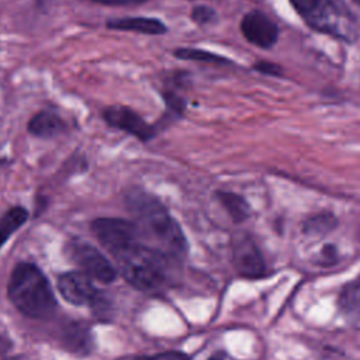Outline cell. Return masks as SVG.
Returning a JSON list of instances; mask_svg holds the SVG:
<instances>
[{
  "instance_id": "10",
  "label": "cell",
  "mask_w": 360,
  "mask_h": 360,
  "mask_svg": "<svg viewBox=\"0 0 360 360\" xmlns=\"http://www.w3.org/2000/svg\"><path fill=\"white\" fill-rule=\"evenodd\" d=\"M65 129V121L51 110H42L37 112L28 124V131L39 138H53L62 134Z\"/></svg>"
},
{
  "instance_id": "5",
  "label": "cell",
  "mask_w": 360,
  "mask_h": 360,
  "mask_svg": "<svg viewBox=\"0 0 360 360\" xmlns=\"http://www.w3.org/2000/svg\"><path fill=\"white\" fill-rule=\"evenodd\" d=\"M68 257L91 280H97L101 283H111L117 277L115 267L108 262V259L83 240H72L66 245Z\"/></svg>"
},
{
  "instance_id": "4",
  "label": "cell",
  "mask_w": 360,
  "mask_h": 360,
  "mask_svg": "<svg viewBox=\"0 0 360 360\" xmlns=\"http://www.w3.org/2000/svg\"><path fill=\"white\" fill-rule=\"evenodd\" d=\"M290 3L312 30L347 42L357 39V22L343 0H290Z\"/></svg>"
},
{
  "instance_id": "16",
  "label": "cell",
  "mask_w": 360,
  "mask_h": 360,
  "mask_svg": "<svg viewBox=\"0 0 360 360\" xmlns=\"http://www.w3.org/2000/svg\"><path fill=\"white\" fill-rule=\"evenodd\" d=\"M174 55L180 59H186V60H197V62H208V63H217V65H229L231 60L215 55L212 52L208 51H202V49H191V48H180L174 51Z\"/></svg>"
},
{
  "instance_id": "18",
  "label": "cell",
  "mask_w": 360,
  "mask_h": 360,
  "mask_svg": "<svg viewBox=\"0 0 360 360\" xmlns=\"http://www.w3.org/2000/svg\"><path fill=\"white\" fill-rule=\"evenodd\" d=\"M135 360H188V356L181 352L170 350V352H163L152 356H141V357H136Z\"/></svg>"
},
{
  "instance_id": "9",
  "label": "cell",
  "mask_w": 360,
  "mask_h": 360,
  "mask_svg": "<svg viewBox=\"0 0 360 360\" xmlns=\"http://www.w3.org/2000/svg\"><path fill=\"white\" fill-rule=\"evenodd\" d=\"M104 121L114 127L120 128L134 136H136L141 141H149L155 135L153 127H150L146 121L142 120L135 111H132L128 107L121 105H112L103 111Z\"/></svg>"
},
{
  "instance_id": "3",
  "label": "cell",
  "mask_w": 360,
  "mask_h": 360,
  "mask_svg": "<svg viewBox=\"0 0 360 360\" xmlns=\"http://www.w3.org/2000/svg\"><path fill=\"white\" fill-rule=\"evenodd\" d=\"M8 298L24 315L34 319H48L56 311V298L44 273L32 263H18L7 285Z\"/></svg>"
},
{
  "instance_id": "20",
  "label": "cell",
  "mask_w": 360,
  "mask_h": 360,
  "mask_svg": "<svg viewBox=\"0 0 360 360\" xmlns=\"http://www.w3.org/2000/svg\"><path fill=\"white\" fill-rule=\"evenodd\" d=\"M91 1L101 3V4H111V6H124V4H138L146 0H91Z\"/></svg>"
},
{
  "instance_id": "1",
  "label": "cell",
  "mask_w": 360,
  "mask_h": 360,
  "mask_svg": "<svg viewBox=\"0 0 360 360\" xmlns=\"http://www.w3.org/2000/svg\"><path fill=\"white\" fill-rule=\"evenodd\" d=\"M125 204L146 243L174 260H180L187 253V240L180 225L156 197L132 188L125 195Z\"/></svg>"
},
{
  "instance_id": "6",
  "label": "cell",
  "mask_w": 360,
  "mask_h": 360,
  "mask_svg": "<svg viewBox=\"0 0 360 360\" xmlns=\"http://www.w3.org/2000/svg\"><path fill=\"white\" fill-rule=\"evenodd\" d=\"M231 250L232 264L242 277L259 278L264 274L263 256L249 235L236 233L232 238Z\"/></svg>"
},
{
  "instance_id": "11",
  "label": "cell",
  "mask_w": 360,
  "mask_h": 360,
  "mask_svg": "<svg viewBox=\"0 0 360 360\" xmlns=\"http://www.w3.org/2000/svg\"><path fill=\"white\" fill-rule=\"evenodd\" d=\"M107 27L111 30L134 31V32L149 34V35H158V34L166 32V25L162 21L156 18H148V17H127V18L110 20L107 22Z\"/></svg>"
},
{
  "instance_id": "13",
  "label": "cell",
  "mask_w": 360,
  "mask_h": 360,
  "mask_svg": "<svg viewBox=\"0 0 360 360\" xmlns=\"http://www.w3.org/2000/svg\"><path fill=\"white\" fill-rule=\"evenodd\" d=\"M217 198L221 201L235 222H242L249 217L250 207L242 195L231 191H218Z\"/></svg>"
},
{
  "instance_id": "19",
  "label": "cell",
  "mask_w": 360,
  "mask_h": 360,
  "mask_svg": "<svg viewBox=\"0 0 360 360\" xmlns=\"http://www.w3.org/2000/svg\"><path fill=\"white\" fill-rule=\"evenodd\" d=\"M255 69L262 72V73H266V75H274V76H278L281 73V69L274 65V63H270V62H259L257 65H255Z\"/></svg>"
},
{
  "instance_id": "14",
  "label": "cell",
  "mask_w": 360,
  "mask_h": 360,
  "mask_svg": "<svg viewBox=\"0 0 360 360\" xmlns=\"http://www.w3.org/2000/svg\"><path fill=\"white\" fill-rule=\"evenodd\" d=\"M339 304L346 312L360 314V276L342 288Z\"/></svg>"
},
{
  "instance_id": "22",
  "label": "cell",
  "mask_w": 360,
  "mask_h": 360,
  "mask_svg": "<svg viewBox=\"0 0 360 360\" xmlns=\"http://www.w3.org/2000/svg\"><path fill=\"white\" fill-rule=\"evenodd\" d=\"M354 1H356V4L360 7V0H354Z\"/></svg>"
},
{
  "instance_id": "17",
  "label": "cell",
  "mask_w": 360,
  "mask_h": 360,
  "mask_svg": "<svg viewBox=\"0 0 360 360\" xmlns=\"http://www.w3.org/2000/svg\"><path fill=\"white\" fill-rule=\"evenodd\" d=\"M191 18L198 24H207L215 18V11L208 6H195L191 11Z\"/></svg>"
},
{
  "instance_id": "7",
  "label": "cell",
  "mask_w": 360,
  "mask_h": 360,
  "mask_svg": "<svg viewBox=\"0 0 360 360\" xmlns=\"http://www.w3.org/2000/svg\"><path fill=\"white\" fill-rule=\"evenodd\" d=\"M60 295L73 305H98L101 302V291L96 288L93 280L83 271L63 273L58 278Z\"/></svg>"
},
{
  "instance_id": "15",
  "label": "cell",
  "mask_w": 360,
  "mask_h": 360,
  "mask_svg": "<svg viewBox=\"0 0 360 360\" xmlns=\"http://www.w3.org/2000/svg\"><path fill=\"white\" fill-rule=\"evenodd\" d=\"M338 225V221L333 214L322 212L316 214L311 218H308L304 224V232L308 235H325L335 229Z\"/></svg>"
},
{
  "instance_id": "2",
  "label": "cell",
  "mask_w": 360,
  "mask_h": 360,
  "mask_svg": "<svg viewBox=\"0 0 360 360\" xmlns=\"http://www.w3.org/2000/svg\"><path fill=\"white\" fill-rule=\"evenodd\" d=\"M124 278L135 288L156 292L172 281L174 259L146 243L141 233L110 252Z\"/></svg>"
},
{
  "instance_id": "21",
  "label": "cell",
  "mask_w": 360,
  "mask_h": 360,
  "mask_svg": "<svg viewBox=\"0 0 360 360\" xmlns=\"http://www.w3.org/2000/svg\"><path fill=\"white\" fill-rule=\"evenodd\" d=\"M208 360H224L221 356H212L211 359H208Z\"/></svg>"
},
{
  "instance_id": "12",
  "label": "cell",
  "mask_w": 360,
  "mask_h": 360,
  "mask_svg": "<svg viewBox=\"0 0 360 360\" xmlns=\"http://www.w3.org/2000/svg\"><path fill=\"white\" fill-rule=\"evenodd\" d=\"M28 219V211L24 207H13L0 218V248L8 238L22 226Z\"/></svg>"
},
{
  "instance_id": "8",
  "label": "cell",
  "mask_w": 360,
  "mask_h": 360,
  "mask_svg": "<svg viewBox=\"0 0 360 360\" xmlns=\"http://www.w3.org/2000/svg\"><path fill=\"white\" fill-rule=\"evenodd\" d=\"M240 31L249 42L259 48L273 46L278 37V28L274 21L257 10H253L243 17Z\"/></svg>"
}]
</instances>
